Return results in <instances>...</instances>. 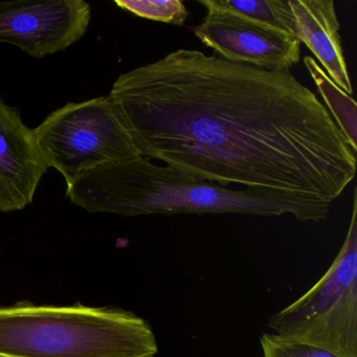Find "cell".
I'll return each mask as SVG.
<instances>
[{"instance_id":"1","label":"cell","mask_w":357,"mask_h":357,"mask_svg":"<svg viewBox=\"0 0 357 357\" xmlns=\"http://www.w3.org/2000/svg\"><path fill=\"white\" fill-rule=\"evenodd\" d=\"M107 97L141 156L185 176L332 204L356 174L357 150L290 72L181 49Z\"/></svg>"},{"instance_id":"2","label":"cell","mask_w":357,"mask_h":357,"mask_svg":"<svg viewBox=\"0 0 357 357\" xmlns=\"http://www.w3.org/2000/svg\"><path fill=\"white\" fill-rule=\"evenodd\" d=\"M72 204L89 213L142 215L246 214L326 220L331 204L271 190L227 187L185 176L141 158L103 165L78 175L66 189Z\"/></svg>"},{"instance_id":"3","label":"cell","mask_w":357,"mask_h":357,"mask_svg":"<svg viewBox=\"0 0 357 357\" xmlns=\"http://www.w3.org/2000/svg\"><path fill=\"white\" fill-rule=\"evenodd\" d=\"M151 326L112 307L22 302L0 307V357H154Z\"/></svg>"},{"instance_id":"4","label":"cell","mask_w":357,"mask_h":357,"mask_svg":"<svg viewBox=\"0 0 357 357\" xmlns=\"http://www.w3.org/2000/svg\"><path fill=\"white\" fill-rule=\"evenodd\" d=\"M273 333L294 342L357 357V190L344 243L323 277L271 315Z\"/></svg>"},{"instance_id":"5","label":"cell","mask_w":357,"mask_h":357,"mask_svg":"<svg viewBox=\"0 0 357 357\" xmlns=\"http://www.w3.org/2000/svg\"><path fill=\"white\" fill-rule=\"evenodd\" d=\"M33 130L45 164L66 185L97 167L141 158L107 96L66 104Z\"/></svg>"},{"instance_id":"6","label":"cell","mask_w":357,"mask_h":357,"mask_svg":"<svg viewBox=\"0 0 357 357\" xmlns=\"http://www.w3.org/2000/svg\"><path fill=\"white\" fill-rule=\"evenodd\" d=\"M199 3L208 13L193 32L217 57L271 72H290L300 61L301 43L292 35L234 13L219 0Z\"/></svg>"},{"instance_id":"7","label":"cell","mask_w":357,"mask_h":357,"mask_svg":"<svg viewBox=\"0 0 357 357\" xmlns=\"http://www.w3.org/2000/svg\"><path fill=\"white\" fill-rule=\"evenodd\" d=\"M91 8L83 0L0 3V43L41 59L66 51L87 33Z\"/></svg>"},{"instance_id":"8","label":"cell","mask_w":357,"mask_h":357,"mask_svg":"<svg viewBox=\"0 0 357 357\" xmlns=\"http://www.w3.org/2000/svg\"><path fill=\"white\" fill-rule=\"evenodd\" d=\"M47 169L34 130L16 108L0 99V213L22 211L32 204Z\"/></svg>"},{"instance_id":"9","label":"cell","mask_w":357,"mask_h":357,"mask_svg":"<svg viewBox=\"0 0 357 357\" xmlns=\"http://www.w3.org/2000/svg\"><path fill=\"white\" fill-rule=\"evenodd\" d=\"M287 3L289 34L308 47L342 91L352 95L333 0H287Z\"/></svg>"},{"instance_id":"10","label":"cell","mask_w":357,"mask_h":357,"mask_svg":"<svg viewBox=\"0 0 357 357\" xmlns=\"http://www.w3.org/2000/svg\"><path fill=\"white\" fill-rule=\"evenodd\" d=\"M304 64L310 74L311 78L317 84V89L325 100L328 112L331 114L338 128L350 142L354 149L357 150L356 135V103L351 96L347 95L340 89L323 68L315 62L312 57L304 58Z\"/></svg>"},{"instance_id":"11","label":"cell","mask_w":357,"mask_h":357,"mask_svg":"<svg viewBox=\"0 0 357 357\" xmlns=\"http://www.w3.org/2000/svg\"><path fill=\"white\" fill-rule=\"evenodd\" d=\"M114 3L137 17L174 26H183L189 17L181 0H116Z\"/></svg>"},{"instance_id":"12","label":"cell","mask_w":357,"mask_h":357,"mask_svg":"<svg viewBox=\"0 0 357 357\" xmlns=\"http://www.w3.org/2000/svg\"><path fill=\"white\" fill-rule=\"evenodd\" d=\"M219 3L252 22L286 32L285 0H219Z\"/></svg>"},{"instance_id":"13","label":"cell","mask_w":357,"mask_h":357,"mask_svg":"<svg viewBox=\"0 0 357 357\" xmlns=\"http://www.w3.org/2000/svg\"><path fill=\"white\" fill-rule=\"evenodd\" d=\"M260 342L263 357H340L326 349L294 342L275 333L263 334Z\"/></svg>"}]
</instances>
